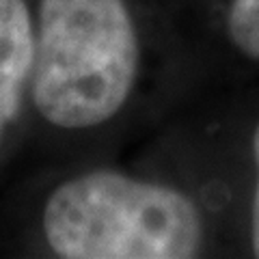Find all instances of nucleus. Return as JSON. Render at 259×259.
<instances>
[{"instance_id": "obj_1", "label": "nucleus", "mask_w": 259, "mask_h": 259, "mask_svg": "<svg viewBox=\"0 0 259 259\" xmlns=\"http://www.w3.org/2000/svg\"><path fill=\"white\" fill-rule=\"evenodd\" d=\"M32 20L35 87L20 164L125 158L207 89L162 0H32Z\"/></svg>"}, {"instance_id": "obj_2", "label": "nucleus", "mask_w": 259, "mask_h": 259, "mask_svg": "<svg viewBox=\"0 0 259 259\" xmlns=\"http://www.w3.org/2000/svg\"><path fill=\"white\" fill-rule=\"evenodd\" d=\"M0 257H229L201 194L132 158L20 164L0 190Z\"/></svg>"}, {"instance_id": "obj_3", "label": "nucleus", "mask_w": 259, "mask_h": 259, "mask_svg": "<svg viewBox=\"0 0 259 259\" xmlns=\"http://www.w3.org/2000/svg\"><path fill=\"white\" fill-rule=\"evenodd\" d=\"M125 158L190 184L229 257L259 259V84L203 89Z\"/></svg>"}, {"instance_id": "obj_4", "label": "nucleus", "mask_w": 259, "mask_h": 259, "mask_svg": "<svg viewBox=\"0 0 259 259\" xmlns=\"http://www.w3.org/2000/svg\"><path fill=\"white\" fill-rule=\"evenodd\" d=\"M209 87L259 84V0H162Z\"/></svg>"}, {"instance_id": "obj_5", "label": "nucleus", "mask_w": 259, "mask_h": 259, "mask_svg": "<svg viewBox=\"0 0 259 259\" xmlns=\"http://www.w3.org/2000/svg\"><path fill=\"white\" fill-rule=\"evenodd\" d=\"M35 87L32 0H0V190L26 149Z\"/></svg>"}]
</instances>
